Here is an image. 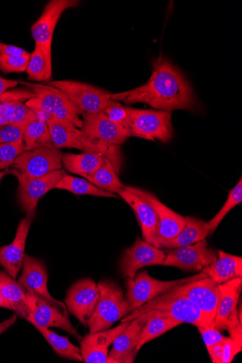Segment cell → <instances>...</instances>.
<instances>
[{
    "mask_svg": "<svg viewBox=\"0 0 242 363\" xmlns=\"http://www.w3.org/2000/svg\"><path fill=\"white\" fill-rule=\"evenodd\" d=\"M150 80L139 87L111 95L114 101L132 105L145 104L158 111H192L197 99L185 76L170 60L160 56L153 64Z\"/></svg>",
    "mask_w": 242,
    "mask_h": 363,
    "instance_id": "cell-1",
    "label": "cell"
},
{
    "mask_svg": "<svg viewBox=\"0 0 242 363\" xmlns=\"http://www.w3.org/2000/svg\"><path fill=\"white\" fill-rule=\"evenodd\" d=\"M48 127L56 148L77 149L84 152L101 153L111 161L116 172L119 173L121 157L119 146L92 140L82 130L65 120L55 118L48 124Z\"/></svg>",
    "mask_w": 242,
    "mask_h": 363,
    "instance_id": "cell-2",
    "label": "cell"
},
{
    "mask_svg": "<svg viewBox=\"0 0 242 363\" xmlns=\"http://www.w3.org/2000/svg\"><path fill=\"white\" fill-rule=\"evenodd\" d=\"M151 311H161L165 316L174 318L182 323L198 326H214V323L201 310L185 296L172 295L165 291L155 298L136 309L121 319V322L131 321Z\"/></svg>",
    "mask_w": 242,
    "mask_h": 363,
    "instance_id": "cell-3",
    "label": "cell"
},
{
    "mask_svg": "<svg viewBox=\"0 0 242 363\" xmlns=\"http://www.w3.org/2000/svg\"><path fill=\"white\" fill-rule=\"evenodd\" d=\"M99 299L87 322L89 333L110 329L118 320L130 314L129 305L123 289L112 281H102L97 284Z\"/></svg>",
    "mask_w": 242,
    "mask_h": 363,
    "instance_id": "cell-4",
    "label": "cell"
},
{
    "mask_svg": "<svg viewBox=\"0 0 242 363\" xmlns=\"http://www.w3.org/2000/svg\"><path fill=\"white\" fill-rule=\"evenodd\" d=\"M19 83L35 95V97L26 102L27 107H40L51 113L55 118L69 121L82 129L83 121L80 116L82 112L61 90L48 84Z\"/></svg>",
    "mask_w": 242,
    "mask_h": 363,
    "instance_id": "cell-5",
    "label": "cell"
},
{
    "mask_svg": "<svg viewBox=\"0 0 242 363\" xmlns=\"http://www.w3.org/2000/svg\"><path fill=\"white\" fill-rule=\"evenodd\" d=\"M207 277L204 273L176 281H160L152 278L148 271L136 274L125 282V298L129 305L130 313L153 300L158 295L184 284Z\"/></svg>",
    "mask_w": 242,
    "mask_h": 363,
    "instance_id": "cell-6",
    "label": "cell"
},
{
    "mask_svg": "<svg viewBox=\"0 0 242 363\" xmlns=\"http://www.w3.org/2000/svg\"><path fill=\"white\" fill-rule=\"evenodd\" d=\"M131 137L167 143L172 138L171 113L126 107Z\"/></svg>",
    "mask_w": 242,
    "mask_h": 363,
    "instance_id": "cell-7",
    "label": "cell"
},
{
    "mask_svg": "<svg viewBox=\"0 0 242 363\" xmlns=\"http://www.w3.org/2000/svg\"><path fill=\"white\" fill-rule=\"evenodd\" d=\"M62 153L56 147H40L23 152L13 164L12 173L17 179L44 177L62 167Z\"/></svg>",
    "mask_w": 242,
    "mask_h": 363,
    "instance_id": "cell-8",
    "label": "cell"
},
{
    "mask_svg": "<svg viewBox=\"0 0 242 363\" xmlns=\"http://www.w3.org/2000/svg\"><path fill=\"white\" fill-rule=\"evenodd\" d=\"M48 84L64 92L82 113H101L113 101L111 94L85 83L62 80Z\"/></svg>",
    "mask_w": 242,
    "mask_h": 363,
    "instance_id": "cell-9",
    "label": "cell"
},
{
    "mask_svg": "<svg viewBox=\"0 0 242 363\" xmlns=\"http://www.w3.org/2000/svg\"><path fill=\"white\" fill-rule=\"evenodd\" d=\"M219 286L207 277L184 284L169 291L172 295L185 296L214 323L220 300Z\"/></svg>",
    "mask_w": 242,
    "mask_h": 363,
    "instance_id": "cell-10",
    "label": "cell"
},
{
    "mask_svg": "<svg viewBox=\"0 0 242 363\" xmlns=\"http://www.w3.org/2000/svg\"><path fill=\"white\" fill-rule=\"evenodd\" d=\"M29 308V316L27 320L36 328H58L74 336L77 340H82V336L74 328L68 313L63 312L57 307L41 299L40 296L26 291Z\"/></svg>",
    "mask_w": 242,
    "mask_h": 363,
    "instance_id": "cell-11",
    "label": "cell"
},
{
    "mask_svg": "<svg viewBox=\"0 0 242 363\" xmlns=\"http://www.w3.org/2000/svg\"><path fill=\"white\" fill-rule=\"evenodd\" d=\"M165 252L138 238L134 244L126 248L121 258L119 269L126 279L135 277L138 270L146 267L163 266Z\"/></svg>",
    "mask_w": 242,
    "mask_h": 363,
    "instance_id": "cell-12",
    "label": "cell"
},
{
    "mask_svg": "<svg viewBox=\"0 0 242 363\" xmlns=\"http://www.w3.org/2000/svg\"><path fill=\"white\" fill-rule=\"evenodd\" d=\"M169 250L165 252L163 266L184 271H201L218 258L216 252L207 247L205 240L187 247Z\"/></svg>",
    "mask_w": 242,
    "mask_h": 363,
    "instance_id": "cell-13",
    "label": "cell"
},
{
    "mask_svg": "<svg viewBox=\"0 0 242 363\" xmlns=\"http://www.w3.org/2000/svg\"><path fill=\"white\" fill-rule=\"evenodd\" d=\"M99 299L97 285L91 279H84L69 289L65 306L84 326L93 314Z\"/></svg>",
    "mask_w": 242,
    "mask_h": 363,
    "instance_id": "cell-14",
    "label": "cell"
},
{
    "mask_svg": "<svg viewBox=\"0 0 242 363\" xmlns=\"http://www.w3.org/2000/svg\"><path fill=\"white\" fill-rule=\"evenodd\" d=\"M79 4L77 0H51L31 27V35L35 45L52 49L55 29L60 17L65 11L77 8Z\"/></svg>",
    "mask_w": 242,
    "mask_h": 363,
    "instance_id": "cell-15",
    "label": "cell"
},
{
    "mask_svg": "<svg viewBox=\"0 0 242 363\" xmlns=\"http://www.w3.org/2000/svg\"><path fill=\"white\" fill-rule=\"evenodd\" d=\"M23 271L18 282L26 291L35 294L46 302L67 312L65 304L54 299L48 289V276L43 261L25 255Z\"/></svg>",
    "mask_w": 242,
    "mask_h": 363,
    "instance_id": "cell-16",
    "label": "cell"
},
{
    "mask_svg": "<svg viewBox=\"0 0 242 363\" xmlns=\"http://www.w3.org/2000/svg\"><path fill=\"white\" fill-rule=\"evenodd\" d=\"M64 174L65 172L60 169L36 179H18V203L26 215L35 216L39 201L45 194L55 189Z\"/></svg>",
    "mask_w": 242,
    "mask_h": 363,
    "instance_id": "cell-17",
    "label": "cell"
},
{
    "mask_svg": "<svg viewBox=\"0 0 242 363\" xmlns=\"http://www.w3.org/2000/svg\"><path fill=\"white\" fill-rule=\"evenodd\" d=\"M83 133L92 140L111 145L119 146L130 138L122 128L111 121L103 112L82 113Z\"/></svg>",
    "mask_w": 242,
    "mask_h": 363,
    "instance_id": "cell-18",
    "label": "cell"
},
{
    "mask_svg": "<svg viewBox=\"0 0 242 363\" xmlns=\"http://www.w3.org/2000/svg\"><path fill=\"white\" fill-rule=\"evenodd\" d=\"M130 190L147 201L155 210L159 223L158 245L177 237L186 223V217L172 211L150 192L128 186Z\"/></svg>",
    "mask_w": 242,
    "mask_h": 363,
    "instance_id": "cell-19",
    "label": "cell"
},
{
    "mask_svg": "<svg viewBox=\"0 0 242 363\" xmlns=\"http://www.w3.org/2000/svg\"><path fill=\"white\" fill-rule=\"evenodd\" d=\"M131 321L121 322L117 327L89 333L81 340V353L86 363L110 362L109 348Z\"/></svg>",
    "mask_w": 242,
    "mask_h": 363,
    "instance_id": "cell-20",
    "label": "cell"
},
{
    "mask_svg": "<svg viewBox=\"0 0 242 363\" xmlns=\"http://www.w3.org/2000/svg\"><path fill=\"white\" fill-rule=\"evenodd\" d=\"M153 314V311H149L130 322L113 343V347L109 354L111 363L134 362L136 355V348L139 342L143 328Z\"/></svg>",
    "mask_w": 242,
    "mask_h": 363,
    "instance_id": "cell-21",
    "label": "cell"
},
{
    "mask_svg": "<svg viewBox=\"0 0 242 363\" xmlns=\"http://www.w3.org/2000/svg\"><path fill=\"white\" fill-rule=\"evenodd\" d=\"M118 194L133 209L138 221H139L145 240L158 247L159 223L153 208L144 198L130 190L128 186H125Z\"/></svg>",
    "mask_w": 242,
    "mask_h": 363,
    "instance_id": "cell-22",
    "label": "cell"
},
{
    "mask_svg": "<svg viewBox=\"0 0 242 363\" xmlns=\"http://www.w3.org/2000/svg\"><path fill=\"white\" fill-rule=\"evenodd\" d=\"M34 215H26L18 226L13 242L7 246L0 248V266L13 279H16L22 269L25 257L26 242Z\"/></svg>",
    "mask_w": 242,
    "mask_h": 363,
    "instance_id": "cell-23",
    "label": "cell"
},
{
    "mask_svg": "<svg viewBox=\"0 0 242 363\" xmlns=\"http://www.w3.org/2000/svg\"><path fill=\"white\" fill-rule=\"evenodd\" d=\"M220 300L214 327L222 332L226 330L229 318L237 310L242 289L241 278H234L220 284Z\"/></svg>",
    "mask_w": 242,
    "mask_h": 363,
    "instance_id": "cell-24",
    "label": "cell"
},
{
    "mask_svg": "<svg viewBox=\"0 0 242 363\" xmlns=\"http://www.w3.org/2000/svg\"><path fill=\"white\" fill-rule=\"evenodd\" d=\"M202 272L219 284L234 278H241L242 258L220 250L217 259L204 267Z\"/></svg>",
    "mask_w": 242,
    "mask_h": 363,
    "instance_id": "cell-25",
    "label": "cell"
},
{
    "mask_svg": "<svg viewBox=\"0 0 242 363\" xmlns=\"http://www.w3.org/2000/svg\"><path fill=\"white\" fill-rule=\"evenodd\" d=\"M0 294L11 306L12 311L27 320L29 308L26 290L6 272H0Z\"/></svg>",
    "mask_w": 242,
    "mask_h": 363,
    "instance_id": "cell-26",
    "label": "cell"
},
{
    "mask_svg": "<svg viewBox=\"0 0 242 363\" xmlns=\"http://www.w3.org/2000/svg\"><path fill=\"white\" fill-rule=\"evenodd\" d=\"M186 223L180 234L168 241L161 243L160 248L175 249L187 247L204 240L209 236L207 222L192 217H186Z\"/></svg>",
    "mask_w": 242,
    "mask_h": 363,
    "instance_id": "cell-27",
    "label": "cell"
},
{
    "mask_svg": "<svg viewBox=\"0 0 242 363\" xmlns=\"http://www.w3.org/2000/svg\"><path fill=\"white\" fill-rule=\"evenodd\" d=\"M26 72L31 81L50 82L53 78L52 49L35 45L30 54Z\"/></svg>",
    "mask_w": 242,
    "mask_h": 363,
    "instance_id": "cell-28",
    "label": "cell"
},
{
    "mask_svg": "<svg viewBox=\"0 0 242 363\" xmlns=\"http://www.w3.org/2000/svg\"><path fill=\"white\" fill-rule=\"evenodd\" d=\"M105 155L98 152L62 154V166L72 174L84 178L94 173L101 164Z\"/></svg>",
    "mask_w": 242,
    "mask_h": 363,
    "instance_id": "cell-29",
    "label": "cell"
},
{
    "mask_svg": "<svg viewBox=\"0 0 242 363\" xmlns=\"http://www.w3.org/2000/svg\"><path fill=\"white\" fill-rule=\"evenodd\" d=\"M181 324H182V322L174 318L165 316L161 311H153V315L148 319L143 328L139 342H138L136 348V354L145 344Z\"/></svg>",
    "mask_w": 242,
    "mask_h": 363,
    "instance_id": "cell-30",
    "label": "cell"
},
{
    "mask_svg": "<svg viewBox=\"0 0 242 363\" xmlns=\"http://www.w3.org/2000/svg\"><path fill=\"white\" fill-rule=\"evenodd\" d=\"M25 151L40 147H55L47 124L33 118L23 126Z\"/></svg>",
    "mask_w": 242,
    "mask_h": 363,
    "instance_id": "cell-31",
    "label": "cell"
},
{
    "mask_svg": "<svg viewBox=\"0 0 242 363\" xmlns=\"http://www.w3.org/2000/svg\"><path fill=\"white\" fill-rule=\"evenodd\" d=\"M85 179L100 189L116 194L125 186L120 181L113 163L106 157L101 166Z\"/></svg>",
    "mask_w": 242,
    "mask_h": 363,
    "instance_id": "cell-32",
    "label": "cell"
},
{
    "mask_svg": "<svg viewBox=\"0 0 242 363\" xmlns=\"http://www.w3.org/2000/svg\"><path fill=\"white\" fill-rule=\"evenodd\" d=\"M55 189L65 190L77 195L118 198L117 194L101 190L87 180L69 176L65 173Z\"/></svg>",
    "mask_w": 242,
    "mask_h": 363,
    "instance_id": "cell-33",
    "label": "cell"
},
{
    "mask_svg": "<svg viewBox=\"0 0 242 363\" xmlns=\"http://www.w3.org/2000/svg\"><path fill=\"white\" fill-rule=\"evenodd\" d=\"M37 329L60 357L83 362L80 348L74 345L67 337L57 335L49 328L38 327Z\"/></svg>",
    "mask_w": 242,
    "mask_h": 363,
    "instance_id": "cell-34",
    "label": "cell"
},
{
    "mask_svg": "<svg viewBox=\"0 0 242 363\" xmlns=\"http://www.w3.org/2000/svg\"><path fill=\"white\" fill-rule=\"evenodd\" d=\"M242 201V179L229 191L228 199L219 212L209 221V235H213L225 216Z\"/></svg>",
    "mask_w": 242,
    "mask_h": 363,
    "instance_id": "cell-35",
    "label": "cell"
},
{
    "mask_svg": "<svg viewBox=\"0 0 242 363\" xmlns=\"http://www.w3.org/2000/svg\"><path fill=\"white\" fill-rule=\"evenodd\" d=\"M241 350V345L231 338L225 337L221 342L207 351L214 363H230Z\"/></svg>",
    "mask_w": 242,
    "mask_h": 363,
    "instance_id": "cell-36",
    "label": "cell"
},
{
    "mask_svg": "<svg viewBox=\"0 0 242 363\" xmlns=\"http://www.w3.org/2000/svg\"><path fill=\"white\" fill-rule=\"evenodd\" d=\"M30 54L23 55L0 54V70L9 73L26 72Z\"/></svg>",
    "mask_w": 242,
    "mask_h": 363,
    "instance_id": "cell-37",
    "label": "cell"
},
{
    "mask_svg": "<svg viewBox=\"0 0 242 363\" xmlns=\"http://www.w3.org/2000/svg\"><path fill=\"white\" fill-rule=\"evenodd\" d=\"M24 151L25 145L23 140L0 145V171L13 166L17 157Z\"/></svg>",
    "mask_w": 242,
    "mask_h": 363,
    "instance_id": "cell-38",
    "label": "cell"
},
{
    "mask_svg": "<svg viewBox=\"0 0 242 363\" xmlns=\"http://www.w3.org/2000/svg\"><path fill=\"white\" fill-rule=\"evenodd\" d=\"M107 117L114 123L129 133V118L126 107L119 102L113 101L109 106L104 110ZM131 137V136H130Z\"/></svg>",
    "mask_w": 242,
    "mask_h": 363,
    "instance_id": "cell-39",
    "label": "cell"
},
{
    "mask_svg": "<svg viewBox=\"0 0 242 363\" xmlns=\"http://www.w3.org/2000/svg\"><path fill=\"white\" fill-rule=\"evenodd\" d=\"M33 97H35V95L28 88L8 90L0 96V104L24 103Z\"/></svg>",
    "mask_w": 242,
    "mask_h": 363,
    "instance_id": "cell-40",
    "label": "cell"
},
{
    "mask_svg": "<svg viewBox=\"0 0 242 363\" xmlns=\"http://www.w3.org/2000/svg\"><path fill=\"white\" fill-rule=\"evenodd\" d=\"M23 140V127L14 125L0 126V145Z\"/></svg>",
    "mask_w": 242,
    "mask_h": 363,
    "instance_id": "cell-41",
    "label": "cell"
},
{
    "mask_svg": "<svg viewBox=\"0 0 242 363\" xmlns=\"http://www.w3.org/2000/svg\"><path fill=\"white\" fill-rule=\"evenodd\" d=\"M197 329L202 335L207 350H209L225 339V337L221 335V332L214 326H198Z\"/></svg>",
    "mask_w": 242,
    "mask_h": 363,
    "instance_id": "cell-42",
    "label": "cell"
},
{
    "mask_svg": "<svg viewBox=\"0 0 242 363\" xmlns=\"http://www.w3.org/2000/svg\"><path fill=\"white\" fill-rule=\"evenodd\" d=\"M35 118L32 111L24 103H16L11 125L23 127Z\"/></svg>",
    "mask_w": 242,
    "mask_h": 363,
    "instance_id": "cell-43",
    "label": "cell"
},
{
    "mask_svg": "<svg viewBox=\"0 0 242 363\" xmlns=\"http://www.w3.org/2000/svg\"><path fill=\"white\" fill-rule=\"evenodd\" d=\"M226 330L230 338L242 345V328L238 316V308L229 318Z\"/></svg>",
    "mask_w": 242,
    "mask_h": 363,
    "instance_id": "cell-44",
    "label": "cell"
},
{
    "mask_svg": "<svg viewBox=\"0 0 242 363\" xmlns=\"http://www.w3.org/2000/svg\"><path fill=\"white\" fill-rule=\"evenodd\" d=\"M16 103L0 104V126L10 125Z\"/></svg>",
    "mask_w": 242,
    "mask_h": 363,
    "instance_id": "cell-45",
    "label": "cell"
},
{
    "mask_svg": "<svg viewBox=\"0 0 242 363\" xmlns=\"http://www.w3.org/2000/svg\"><path fill=\"white\" fill-rule=\"evenodd\" d=\"M29 108L32 111L36 119L47 124L48 125L53 120L55 119V117L51 113L40 107H31Z\"/></svg>",
    "mask_w": 242,
    "mask_h": 363,
    "instance_id": "cell-46",
    "label": "cell"
},
{
    "mask_svg": "<svg viewBox=\"0 0 242 363\" xmlns=\"http://www.w3.org/2000/svg\"><path fill=\"white\" fill-rule=\"evenodd\" d=\"M0 54L23 55L28 52L21 48L0 43Z\"/></svg>",
    "mask_w": 242,
    "mask_h": 363,
    "instance_id": "cell-47",
    "label": "cell"
},
{
    "mask_svg": "<svg viewBox=\"0 0 242 363\" xmlns=\"http://www.w3.org/2000/svg\"><path fill=\"white\" fill-rule=\"evenodd\" d=\"M19 82L6 79L0 77V96L7 91L9 89L15 88L18 86Z\"/></svg>",
    "mask_w": 242,
    "mask_h": 363,
    "instance_id": "cell-48",
    "label": "cell"
},
{
    "mask_svg": "<svg viewBox=\"0 0 242 363\" xmlns=\"http://www.w3.org/2000/svg\"><path fill=\"white\" fill-rule=\"evenodd\" d=\"M18 317V316L16 314H15L9 320H6L4 322L0 323V335H2L5 332H6L7 330L12 326L17 320Z\"/></svg>",
    "mask_w": 242,
    "mask_h": 363,
    "instance_id": "cell-49",
    "label": "cell"
},
{
    "mask_svg": "<svg viewBox=\"0 0 242 363\" xmlns=\"http://www.w3.org/2000/svg\"><path fill=\"white\" fill-rule=\"evenodd\" d=\"M0 308H6L8 310H12L9 303L4 298V296L0 294Z\"/></svg>",
    "mask_w": 242,
    "mask_h": 363,
    "instance_id": "cell-50",
    "label": "cell"
},
{
    "mask_svg": "<svg viewBox=\"0 0 242 363\" xmlns=\"http://www.w3.org/2000/svg\"><path fill=\"white\" fill-rule=\"evenodd\" d=\"M7 174L6 172L0 171V182L2 181V179L6 177Z\"/></svg>",
    "mask_w": 242,
    "mask_h": 363,
    "instance_id": "cell-51",
    "label": "cell"
}]
</instances>
